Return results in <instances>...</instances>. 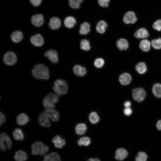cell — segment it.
<instances>
[{
  "mask_svg": "<svg viewBox=\"0 0 161 161\" xmlns=\"http://www.w3.org/2000/svg\"><path fill=\"white\" fill-rule=\"evenodd\" d=\"M13 135L14 138L16 140H22L24 139V135L22 130L17 128L14 130Z\"/></svg>",
  "mask_w": 161,
  "mask_h": 161,
  "instance_id": "30",
  "label": "cell"
},
{
  "mask_svg": "<svg viewBox=\"0 0 161 161\" xmlns=\"http://www.w3.org/2000/svg\"><path fill=\"white\" fill-rule=\"evenodd\" d=\"M52 143L55 146L58 148H61L65 144V140L59 135L55 136L53 139Z\"/></svg>",
  "mask_w": 161,
  "mask_h": 161,
  "instance_id": "14",
  "label": "cell"
},
{
  "mask_svg": "<svg viewBox=\"0 0 161 161\" xmlns=\"http://www.w3.org/2000/svg\"><path fill=\"white\" fill-rule=\"evenodd\" d=\"M80 48L82 50L87 51L90 49V46L89 41L87 39L82 40L80 42Z\"/></svg>",
  "mask_w": 161,
  "mask_h": 161,
  "instance_id": "36",
  "label": "cell"
},
{
  "mask_svg": "<svg viewBox=\"0 0 161 161\" xmlns=\"http://www.w3.org/2000/svg\"><path fill=\"white\" fill-rule=\"evenodd\" d=\"M4 143L8 148L11 147L12 142L10 137L5 133H2L0 135V147L2 151H5L6 149Z\"/></svg>",
  "mask_w": 161,
  "mask_h": 161,
  "instance_id": "6",
  "label": "cell"
},
{
  "mask_svg": "<svg viewBox=\"0 0 161 161\" xmlns=\"http://www.w3.org/2000/svg\"><path fill=\"white\" fill-rule=\"evenodd\" d=\"M110 0H98L99 5L102 7H107L109 5Z\"/></svg>",
  "mask_w": 161,
  "mask_h": 161,
  "instance_id": "41",
  "label": "cell"
},
{
  "mask_svg": "<svg viewBox=\"0 0 161 161\" xmlns=\"http://www.w3.org/2000/svg\"><path fill=\"white\" fill-rule=\"evenodd\" d=\"M151 44V43L149 40L147 39H144L140 41L139 47L143 51L147 52L150 49Z\"/></svg>",
  "mask_w": 161,
  "mask_h": 161,
  "instance_id": "28",
  "label": "cell"
},
{
  "mask_svg": "<svg viewBox=\"0 0 161 161\" xmlns=\"http://www.w3.org/2000/svg\"><path fill=\"white\" fill-rule=\"evenodd\" d=\"M32 23L35 26L39 27L41 26L44 22V18L41 14H37L33 16L31 19Z\"/></svg>",
  "mask_w": 161,
  "mask_h": 161,
  "instance_id": "10",
  "label": "cell"
},
{
  "mask_svg": "<svg viewBox=\"0 0 161 161\" xmlns=\"http://www.w3.org/2000/svg\"><path fill=\"white\" fill-rule=\"evenodd\" d=\"M45 55L54 63H56L58 62V53L54 50L51 49L47 51L45 53Z\"/></svg>",
  "mask_w": 161,
  "mask_h": 161,
  "instance_id": "11",
  "label": "cell"
},
{
  "mask_svg": "<svg viewBox=\"0 0 161 161\" xmlns=\"http://www.w3.org/2000/svg\"><path fill=\"white\" fill-rule=\"evenodd\" d=\"M73 71L74 73L77 75L82 76L86 73V69L79 65H76L73 67Z\"/></svg>",
  "mask_w": 161,
  "mask_h": 161,
  "instance_id": "22",
  "label": "cell"
},
{
  "mask_svg": "<svg viewBox=\"0 0 161 161\" xmlns=\"http://www.w3.org/2000/svg\"><path fill=\"white\" fill-rule=\"evenodd\" d=\"M152 92L154 95L158 97H161V84L157 83L153 86Z\"/></svg>",
  "mask_w": 161,
  "mask_h": 161,
  "instance_id": "32",
  "label": "cell"
},
{
  "mask_svg": "<svg viewBox=\"0 0 161 161\" xmlns=\"http://www.w3.org/2000/svg\"><path fill=\"white\" fill-rule=\"evenodd\" d=\"M54 92L58 95H62L66 94L68 87L66 82L63 80L58 79L55 82L53 87Z\"/></svg>",
  "mask_w": 161,
  "mask_h": 161,
  "instance_id": "3",
  "label": "cell"
},
{
  "mask_svg": "<svg viewBox=\"0 0 161 161\" xmlns=\"http://www.w3.org/2000/svg\"><path fill=\"white\" fill-rule=\"evenodd\" d=\"M0 124L1 125L4 123L5 121V117L4 115L1 112L0 114Z\"/></svg>",
  "mask_w": 161,
  "mask_h": 161,
  "instance_id": "44",
  "label": "cell"
},
{
  "mask_svg": "<svg viewBox=\"0 0 161 161\" xmlns=\"http://www.w3.org/2000/svg\"><path fill=\"white\" fill-rule=\"evenodd\" d=\"M91 142V140L89 137H81L78 141L77 143L80 146H87L90 144Z\"/></svg>",
  "mask_w": 161,
  "mask_h": 161,
  "instance_id": "34",
  "label": "cell"
},
{
  "mask_svg": "<svg viewBox=\"0 0 161 161\" xmlns=\"http://www.w3.org/2000/svg\"><path fill=\"white\" fill-rule=\"evenodd\" d=\"M70 6L73 9H78L83 0H68Z\"/></svg>",
  "mask_w": 161,
  "mask_h": 161,
  "instance_id": "35",
  "label": "cell"
},
{
  "mask_svg": "<svg viewBox=\"0 0 161 161\" xmlns=\"http://www.w3.org/2000/svg\"><path fill=\"white\" fill-rule=\"evenodd\" d=\"M136 69L139 73L143 74L146 72L147 67L145 64L144 62H141L136 65Z\"/></svg>",
  "mask_w": 161,
  "mask_h": 161,
  "instance_id": "33",
  "label": "cell"
},
{
  "mask_svg": "<svg viewBox=\"0 0 161 161\" xmlns=\"http://www.w3.org/2000/svg\"><path fill=\"white\" fill-rule=\"evenodd\" d=\"M151 45L152 47L156 49H161V38L154 39L151 41Z\"/></svg>",
  "mask_w": 161,
  "mask_h": 161,
  "instance_id": "37",
  "label": "cell"
},
{
  "mask_svg": "<svg viewBox=\"0 0 161 161\" xmlns=\"http://www.w3.org/2000/svg\"><path fill=\"white\" fill-rule=\"evenodd\" d=\"M131 79V77L129 73H124L120 76L119 80L122 85H128L130 83Z\"/></svg>",
  "mask_w": 161,
  "mask_h": 161,
  "instance_id": "16",
  "label": "cell"
},
{
  "mask_svg": "<svg viewBox=\"0 0 161 161\" xmlns=\"http://www.w3.org/2000/svg\"><path fill=\"white\" fill-rule=\"evenodd\" d=\"M153 28L158 31H161V19H159L153 23L152 26Z\"/></svg>",
  "mask_w": 161,
  "mask_h": 161,
  "instance_id": "40",
  "label": "cell"
},
{
  "mask_svg": "<svg viewBox=\"0 0 161 161\" xmlns=\"http://www.w3.org/2000/svg\"><path fill=\"white\" fill-rule=\"evenodd\" d=\"M33 76L36 78L47 80L49 77V71L48 68L42 64L36 65L32 71Z\"/></svg>",
  "mask_w": 161,
  "mask_h": 161,
  "instance_id": "1",
  "label": "cell"
},
{
  "mask_svg": "<svg viewBox=\"0 0 161 161\" xmlns=\"http://www.w3.org/2000/svg\"><path fill=\"white\" fill-rule=\"evenodd\" d=\"M104 60L102 58H98L95 60L94 62L95 66L97 68L103 67L104 64Z\"/></svg>",
  "mask_w": 161,
  "mask_h": 161,
  "instance_id": "39",
  "label": "cell"
},
{
  "mask_svg": "<svg viewBox=\"0 0 161 161\" xmlns=\"http://www.w3.org/2000/svg\"><path fill=\"white\" fill-rule=\"evenodd\" d=\"M89 120L91 123L95 124L99 121L100 117L95 112H92L89 116Z\"/></svg>",
  "mask_w": 161,
  "mask_h": 161,
  "instance_id": "31",
  "label": "cell"
},
{
  "mask_svg": "<svg viewBox=\"0 0 161 161\" xmlns=\"http://www.w3.org/2000/svg\"><path fill=\"white\" fill-rule=\"evenodd\" d=\"M128 155L127 151L123 148H120L116 150L115 157L117 160L122 161L125 159Z\"/></svg>",
  "mask_w": 161,
  "mask_h": 161,
  "instance_id": "12",
  "label": "cell"
},
{
  "mask_svg": "<svg viewBox=\"0 0 161 161\" xmlns=\"http://www.w3.org/2000/svg\"><path fill=\"white\" fill-rule=\"evenodd\" d=\"M17 59V57L16 54L11 52L6 53L3 57L4 62L6 64L8 65H12L14 64L16 62Z\"/></svg>",
  "mask_w": 161,
  "mask_h": 161,
  "instance_id": "7",
  "label": "cell"
},
{
  "mask_svg": "<svg viewBox=\"0 0 161 161\" xmlns=\"http://www.w3.org/2000/svg\"><path fill=\"white\" fill-rule=\"evenodd\" d=\"M76 21L73 16H68L65 18L64 21L65 26L68 28L73 27L75 25Z\"/></svg>",
  "mask_w": 161,
  "mask_h": 161,
  "instance_id": "19",
  "label": "cell"
},
{
  "mask_svg": "<svg viewBox=\"0 0 161 161\" xmlns=\"http://www.w3.org/2000/svg\"><path fill=\"white\" fill-rule=\"evenodd\" d=\"M87 161H101L99 159H98L95 158H89V159Z\"/></svg>",
  "mask_w": 161,
  "mask_h": 161,
  "instance_id": "47",
  "label": "cell"
},
{
  "mask_svg": "<svg viewBox=\"0 0 161 161\" xmlns=\"http://www.w3.org/2000/svg\"><path fill=\"white\" fill-rule=\"evenodd\" d=\"M32 153L33 155H45L49 150L48 147L44 145L40 142H36L34 143L31 146Z\"/></svg>",
  "mask_w": 161,
  "mask_h": 161,
  "instance_id": "4",
  "label": "cell"
},
{
  "mask_svg": "<svg viewBox=\"0 0 161 161\" xmlns=\"http://www.w3.org/2000/svg\"><path fill=\"white\" fill-rule=\"evenodd\" d=\"M28 116L24 113L20 114L17 117L16 121L20 125H24L26 124L29 121Z\"/></svg>",
  "mask_w": 161,
  "mask_h": 161,
  "instance_id": "20",
  "label": "cell"
},
{
  "mask_svg": "<svg viewBox=\"0 0 161 161\" xmlns=\"http://www.w3.org/2000/svg\"><path fill=\"white\" fill-rule=\"evenodd\" d=\"M132 96L136 101L140 102L144 100L146 93L145 90L141 88H137L133 89L132 91Z\"/></svg>",
  "mask_w": 161,
  "mask_h": 161,
  "instance_id": "5",
  "label": "cell"
},
{
  "mask_svg": "<svg viewBox=\"0 0 161 161\" xmlns=\"http://www.w3.org/2000/svg\"><path fill=\"white\" fill-rule=\"evenodd\" d=\"M22 32L19 31L13 32L11 35V38L14 42L18 43L21 41L23 38Z\"/></svg>",
  "mask_w": 161,
  "mask_h": 161,
  "instance_id": "25",
  "label": "cell"
},
{
  "mask_svg": "<svg viewBox=\"0 0 161 161\" xmlns=\"http://www.w3.org/2000/svg\"><path fill=\"white\" fill-rule=\"evenodd\" d=\"M49 25L51 29L54 30L57 29L61 25V21L58 18L53 17L50 20Z\"/></svg>",
  "mask_w": 161,
  "mask_h": 161,
  "instance_id": "15",
  "label": "cell"
},
{
  "mask_svg": "<svg viewBox=\"0 0 161 161\" xmlns=\"http://www.w3.org/2000/svg\"><path fill=\"white\" fill-rule=\"evenodd\" d=\"M43 161H61V160L57 153L52 152L45 156Z\"/></svg>",
  "mask_w": 161,
  "mask_h": 161,
  "instance_id": "21",
  "label": "cell"
},
{
  "mask_svg": "<svg viewBox=\"0 0 161 161\" xmlns=\"http://www.w3.org/2000/svg\"><path fill=\"white\" fill-rule=\"evenodd\" d=\"M14 159L16 161H25L27 159V154L22 150L18 151L15 153Z\"/></svg>",
  "mask_w": 161,
  "mask_h": 161,
  "instance_id": "24",
  "label": "cell"
},
{
  "mask_svg": "<svg viewBox=\"0 0 161 161\" xmlns=\"http://www.w3.org/2000/svg\"><path fill=\"white\" fill-rule=\"evenodd\" d=\"M124 105L126 108L130 107L131 105V103L129 101H126L124 103Z\"/></svg>",
  "mask_w": 161,
  "mask_h": 161,
  "instance_id": "46",
  "label": "cell"
},
{
  "mask_svg": "<svg viewBox=\"0 0 161 161\" xmlns=\"http://www.w3.org/2000/svg\"><path fill=\"white\" fill-rule=\"evenodd\" d=\"M147 155L144 152H139L135 158L136 161H146Z\"/></svg>",
  "mask_w": 161,
  "mask_h": 161,
  "instance_id": "38",
  "label": "cell"
},
{
  "mask_svg": "<svg viewBox=\"0 0 161 161\" xmlns=\"http://www.w3.org/2000/svg\"><path fill=\"white\" fill-rule=\"evenodd\" d=\"M134 36L138 38H144L149 36L147 30L145 28H142L139 29L134 33Z\"/></svg>",
  "mask_w": 161,
  "mask_h": 161,
  "instance_id": "18",
  "label": "cell"
},
{
  "mask_svg": "<svg viewBox=\"0 0 161 161\" xmlns=\"http://www.w3.org/2000/svg\"><path fill=\"white\" fill-rule=\"evenodd\" d=\"M30 41L34 45L37 47H40L43 45L44 40L40 34H37L31 38Z\"/></svg>",
  "mask_w": 161,
  "mask_h": 161,
  "instance_id": "13",
  "label": "cell"
},
{
  "mask_svg": "<svg viewBox=\"0 0 161 161\" xmlns=\"http://www.w3.org/2000/svg\"><path fill=\"white\" fill-rule=\"evenodd\" d=\"M49 117L45 112L42 113L39 115L38 121L40 124L42 126L46 127H49L50 123L49 120Z\"/></svg>",
  "mask_w": 161,
  "mask_h": 161,
  "instance_id": "9",
  "label": "cell"
},
{
  "mask_svg": "<svg viewBox=\"0 0 161 161\" xmlns=\"http://www.w3.org/2000/svg\"><path fill=\"white\" fill-rule=\"evenodd\" d=\"M156 127L158 130H161V120L157 121L156 124Z\"/></svg>",
  "mask_w": 161,
  "mask_h": 161,
  "instance_id": "45",
  "label": "cell"
},
{
  "mask_svg": "<svg viewBox=\"0 0 161 161\" xmlns=\"http://www.w3.org/2000/svg\"><path fill=\"white\" fill-rule=\"evenodd\" d=\"M90 31V26L87 22H84L81 24L79 30L80 33L82 35L88 34Z\"/></svg>",
  "mask_w": 161,
  "mask_h": 161,
  "instance_id": "26",
  "label": "cell"
},
{
  "mask_svg": "<svg viewBox=\"0 0 161 161\" xmlns=\"http://www.w3.org/2000/svg\"><path fill=\"white\" fill-rule=\"evenodd\" d=\"M31 4L35 7L39 5L42 1V0H30Z\"/></svg>",
  "mask_w": 161,
  "mask_h": 161,
  "instance_id": "42",
  "label": "cell"
},
{
  "mask_svg": "<svg viewBox=\"0 0 161 161\" xmlns=\"http://www.w3.org/2000/svg\"><path fill=\"white\" fill-rule=\"evenodd\" d=\"M49 118L54 122L58 121L59 119V114L58 112L55 110L50 109L46 110L44 111Z\"/></svg>",
  "mask_w": 161,
  "mask_h": 161,
  "instance_id": "17",
  "label": "cell"
},
{
  "mask_svg": "<svg viewBox=\"0 0 161 161\" xmlns=\"http://www.w3.org/2000/svg\"><path fill=\"white\" fill-rule=\"evenodd\" d=\"M137 19L135 13L131 11L126 13L123 18V21L126 24H134L136 22Z\"/></svg>",
  "mask_w": 161,
  "mask_h": 161,
  "instance_id": "8",
  "label": "cell"
},
{
  "mask_svg": "<svg viewBox=\"0 0 161 161\" xmlns=\"http://www.w3.org/2000/svg\"><path fill=\"white\" fill-rule=\"evenodd\" d=\"M123 112L125 115L129 116L132 114V110L130 107L126 108L124 110Z\"/></svg>",
  "mask_w": 161,
  "mask_h": 161,
  "instance_id": "43",
  "label": "cell"
},
{
  "mask_svg": "<svg viewBox=\"0 0 161 161\" xmlns=\"http://www.w3.org/2000/svg\"><path fill=\"white\" fill-rule=\"evenodd\" d=\"M117 46L118 48L121 50H126L129 47L127 41L124 38H120L117 42Z\"/></svg>",
  "mask_w": 161,
  "mask_h": 161,
  "instance_id": "27",
  "label": "cell"
},
{
  "mask_svg": "<svg viewBox=\"0 0 161 161\" xmlns=\"http://www.w3.org/2000/svg\"><path fill=\"white\" fill-rule=\"evenodd\" d=\"M58 100V95L52 93H49L43 100V106L46 110L52 109L55 107V103Z\"/></svg>",
  "mask_w": 161,
  "mask_h": 161,
  "instance_id": "2",
  "label": "cell"
},
{
  "mask_svg": "<svg viewBox=\"0 0 161 161\" xmlns=\"http://www.w3.org/2000/svg\"><path fill=\"white\" fill-rule=\"evenodd\" d=\"M87 128L86 125L83 123H80L77 124L75 128V131L78 135H82L86 132Z\"/></svg>",
  "mask_w": 161,
  "mask_h": 161,
  "instance_id": "29",
  "label": "cell"
},
{
  "mask_svg": "<svg viewBox=\"0 0 161 161\" xmlns=\"http://www.w3.org/2000/svg\"><path fill=\"white\" fill-rule=\"evenodd\" d=\"M107 26V24L105 21L103 20L100 21L96 25V31L99 33L103 34L105 32Z\"/></svg>",
  "mask_w": 161,
  "mask_h": 161,
  "instance_id": "23",
  "label": "cell"
}]
</instances>
